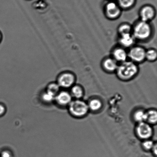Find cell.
Returning a JSON list of instances; mask_svg holds the SVG:
<instances>
[{
	"label": "cell",
	"mask_w": 157,
	"mask_h": 157,
	"mask_svg": "<svg viewBox=\"0 0 157 157\" xmlns=\"http://www.w3.org/2000/svg\"><path fill=\"white\" fill-rule=\"evenodd\" d=\"M55 97L53 94L46 90L42 94L41 96V100L46 104H50L54 101Z\"/></svg>",
	"instance_id": "obj_16"
},
{
	"label": "cell",
	"mask_w": 157,
	"mask_h": 157,
	"mask_svg": "<svg viewBox=\"0 0 157 157\" xmlns=\"http://www.w3.org/2000/svg\"><path fill=\"white\" fill-rule=\"evenodd\" d=\"M141 21L149 22L155 18L156 10L151 5L147 4L141 8L140 12Z\"/></svg>",
	"instance_id": "obj_7"
},
{
	"label": "cell",
	"mask_w": 157,
	"mask_h": 157,
	"mask_svg": "<svg viewBox=\"0 0 157 157\" xmlns=\"http://www.w3.org/2000/svg\"><path fill=\"white\" fill-rule=\"evenodd\" d=\"M112 57L117 62L122 63L127 61L128 58V52L125 49L121 47L115 48L112 52Z\"/></svg>",
	"instance_id": "obj_10"
},
{
	"label": "cell",
	"mask_w": 157,
	"mask_h": 157,
	"mask_svg": "<svg viewBox=\"0 0 157 157\" xmlns=\"http://www.w3.org/2000/svg\"><path fill=\"white\" fill-rule=\"evenodd\" d=\"M146 51L145 49L140 46L132 47L128 52V57L136 64L142 63L146 59Z\"/></svg>",
	"instance_id": "obj_6"
},
{
	"label": "cell",
	"mask_w": 157,
	"mask_h": 157,
	"mask_svg": "<svg viewBox=\"0 0 157 157\" xmlns=\"http://www.w3.org/2000/svg\"><path fill=\"white\" fill-rule=\"evenodd\" d=\"M60 89L61 88L56 82H53L48 84L46 90L56 96L60 91Z\"/></svg>",
	"instance_id": "obj_14"
},
{
	"label": "cell",
	"mask_w": 157,
	"mask_h": 157,
	"mask_svg": "<svg viewBox=\"0 0 157 157\" xmlns=\"http://www.w3.org/2000/svg\"><path fill=\"white\" fill-rule=\"evenodd\" d=\"M1 157H12V154L10 151L4 150L2 152Z\"/></svg>",
	"instance_id": "obj_23"
},
{
	"label": "cell",
	"mask_w": 157,
	"mask_h": 157,
	"mask_svg": "<svg viewBox=\"0 0 157 157\" xmlns=\"http://www.w3.org/2000/svg\"><path fill=\"white\" fill-rule=\"evenodd\" d=\"M118 31L120 35L131 33L132 27L130 25L127 23H124L118 27Z\"/></svg>",
	"instance_id": "obj_15"
},
{
	"label": "cell",
	"mask_w": 157,
	"mask_h": 157,
	"mask_svg": "<svg viewBox=\"0 0 157 157\" xmlns=\"http://www.w3.org/2000/svg\"><path fill=\"white\" fill-rule=\"evenodd\" d=\"M155 147L154 148V151H154V153L155 155V156H156L157 155V147L156 146H155Z\"/></svg>",
	"instance_id": "obj_26"
},
{
	"label": "cell",
	"mask_w": 157,
	"mask_h": 157,
	"mask_svg": "<svg viewBox=\"0 0 157 157\" xmlns=\"http://www.w3.org/2000/svg\"><path fill=\"white\" fill-rule=\"evenodd\" d=\"M72 96L70 93L65 90L60 91L55 97V102L60 107L68 106L72 101Z\"/></svg>",
	"instance_id": "obj_8"
},
{
	"label": "cell",
	"mask_w": 157,
	"mask_h": 157,
	"mask_svg": "<svg viewBox=\"0 0 157 157\" xmlns=\"http://www.w3.org/2000/svg\"><path fill=\"white\" fill-rule=\"evenodd\" d=\"M147 120L151 124L156 123L157 120V113L156 111L151 110L147 113Z\"/></svg>",
	"instance_id": "obj_20"
},
{
	"label": "cell",
	"mask_w": 157,
	"mask_h": 157,
	"mask_svg": "<svg viewBox=\"0 0 157 157\" xmlns=\"http://www.w3.org/2000/svg\"><path fill=\"white\" fill-rule=\"evenodd\" d=\"M108 1H115L117 2V0H107Z\"/></svg>",
	"instance_id": "obj_27"
},
{
	"label": "cell",
	"mask_w": 157,
	"mask_h": 157,
	"mask_svg": "<svg viewBox=\"0 0 157 157\" xmlns=\"http://www.w3.org/2000/svg\"><path fill=\"white\" fill-rule=\"evenodd\" d=\"M134 118L135 120L140 123L144 122L147 120V113L142 110L138 111L135 114Z\"/></svg>",
	"instance_id": "obj_19"
},
{
	"label": "cell",
	"mask_w": 157,
	"mask_h": 157,
	"mask_svg": "<svg viewBox=\"0 0 157 157\" xmlns=\"http://www.w3.org/2000/svg\"><path fill=\"white\" fill-rule=\"evenodd\" d=\"M138 71L139 69L136 63L131 61H127L118 65L116 72L121 79L128 80L136 76Z\"/></svg>",
	"instance_id": "obj_1"
},
{
	"label": "cell",
	"mask_w": 157,
	"mask_h": 157,
	"mask_svg": "<svg viewBox=\"0 0 157 157\" xmlns=\"http://www.w3.org/2000/svg\"><path fill=\"white\" fill-rule=\"evenodd\" d=\"M118 65L112 57H108L103 60L101 65L103 69L109 73L116 72Z\"/></svg>",
	"instance_id": "obj_11"
},
{
	"label": "cell",
	"mask_w": 157,
	"mask_h": 157,
	"mask_svg": "<svg viewBox=\"0 0 157 157\" xmlns=\"http://www.w3.org/2000/svg\"><path fill=\"white\" fill-rule=\"evenodd\" d=\"M121 10L117 2L107 1L104 5V13L109 19L115 20L119 18Z\"/></svg>",
	"instance_id": "obj_5"
},
{
	"label": "cell",
	"mask_w": 157,
	"mask_h": 157,
	"mask_svg": "<svg viewBox=\"0 0 157 157\" xmlns=\"http://www.w3.org/2000/svg\"><path fill=\"white\" fill-rule=\"evenodd\" d=\"M3 38V35L2 34V33L0 31V44L1 42L2 41Z\"/></svg>",
	"instance_id": "obj_25"
},
{
	"label": "cell",
	"mask_w": 157,
	"mask_h": 157,
	"mask_svg": "<svg viewBox=\"0 0 157 157\" xmlns=\"http://www.w3.org/2000/svg\"><path fill=\"white\" fill-rule=\"evenodd\" d=\"M135 40L131 33L120 35L119 42L121 47L124 48L132 47L134 44Z\"/></svg>",
	"instance_id": "obj_12"
},
{
	"label": "cell",
	"mask_w": 157,
	"mask_h": 157,
	"mask_svg": "<svg viewBox=\"0 0 157 157\" xmlns=\"http://www.w3.org/2000/svg\"><path fill=\"white\" fill-rule=\"evenodd\" d=\"M68 106L69 112L76 117L84 116L87 113L89 108L85 103L78 100L72 101Z\"/></svg>",
	"instance_id": "obj_4"
},
{
	"label": "cell",
	"mask_w": 157,
	"mask_h": 157,
	"mask_svg": "<svg viewBox=\"0 0 157 157\" xmlns=\"http://www.w3.org/2000/svg\"><path fill=\"white\" fill-rule=\"evenodd\" d=\"M101 106V101L97 99L92 100L89 103V107L91 110L97 111L99 110Z\"/></svg>",
	"instance_id": "obj_21"
},
{
	"label": "cell",
	"mask_w": 157,
	"mask_h": 157,
	"mask_svg": "<svg viewBox=\"0 0 157 157\" xmlns=\"http://www.w3.org/2000/svg\"><path fill=\"white\" fill-rule=\"evenodd\" d=\"M76 81V77L72 72L66 71L61 72L58 75L56 82L61 88H71Z\"/></svg>",
	"instance_id": "obj_3"
},
{
	"label": "cell",
	"mask_w": 157,
	"mask_h": 157,
	"mask_svg": "<svg viewBox=\"0 0 157 157\" xmlns=\"http://www.w3.org/2000/svg\"><path fill=\"white\" fill-rule=\"evenodd\" d=\"M6 112V108L2 104H0V116H3Z\"/></svg>",
	"instance_id": "obj_24"
},
{
	"label": "cell",
	"mask_w": 157,
	"mask_h": 157,
	"mask_svg": "<svg viewBox=\"0 0 157 157\" xmlns=\"http://www.w3.org/2000/svg\"><path fill=\"white\" fill-rule=\"evenodd\" d=\"M136 0H117V2L121 10H129L135 6Z\"/></svg>",
	"instance_id": "obj_13"
},
{
	"label": "cell",
	"mask_w": 157,
	"mask_h": 157,
	"mask_svg": "<svg viewBox=\"0 0 157 157\" xmlns=\"http://www.w3.org/2000/svg\"><path fill=\"white\" fill-rule=\"evenodd\" d=\"M144 148L147 150H150L153 148L154 144L151 141H147L144 142L143 144Z\"/></svg>",
	"instance_id": "obj_22"
},
{
	"label": "cell",
	"mask_w": 157,
	"mask_h": 157,
	"mask_svg": "<svg viewBox=\"0 0 157 157\" xmlns=\"http://www.w3.org/2000/svg\"><path fill=\"white\" fill-rule=\"evenodd\" d=\"M70 94L72 96H73L75 98H79L82 96L83 91L79 86H73L71 87V93Z\"/></svg>",
	"instance_id": "obj_18"
},
{
	"label": "cell",
	"mask_w": 157,
	"mask_h": 157,
	"mask_svg": "<svg viewBox=\"0 0 157 157\" xmlns=\"http://www.w3.org/2000/svg\"><path fill=\"white\" fill-rule=\"evenodd\" d=\"M157 53L156 50L151 49L146 50V59L150 61H154L157 59Z\"/></svg>",
	"instance_id": "obj_17"
},
{
	"label": "cell",
	"mask_w": 157,
	"mask_h": 157,
	"mask_svg": "<svg viewBox=\"0 0 157 157\" xmlns=\"http://www.w3.org/2000/svg\"><path fill=\"white\" fill-rule=\"evenodd\" d=\"M137 133L140 138L147 139L151 136V128L148 124L144 122L140 123L136 129Z\"/></svg>",
	"instance_id": "obj_9"
},
{
	"label": "cell",
	"mask_w": 157,
	"mask_h": 157,
	"mask_svg": "<svg viewBox=\"0 0 157 157\" xmlns=\"http://www.w3.org/2000/svg\"><path fill=\"white\" fill-rule=\"evenodd\" d=\"M133 35L135 39L145 41L150 39L153 33V29L149 22L140 21L132 28Z\"/></svg>",
	"instance_id": "obj_2"
}]
</instances>
